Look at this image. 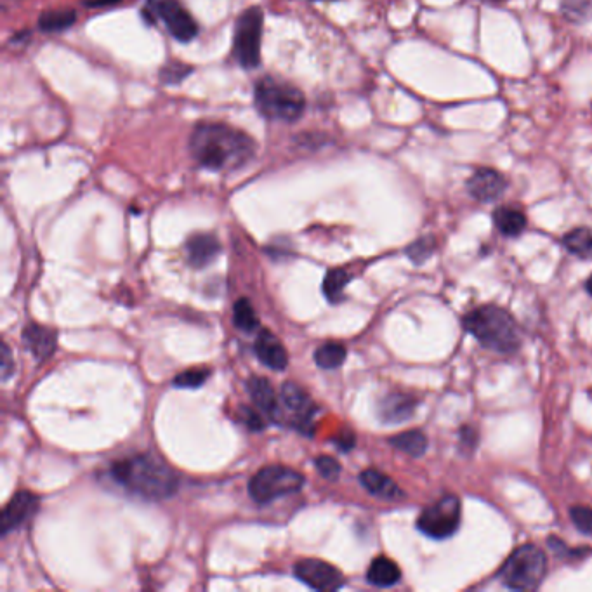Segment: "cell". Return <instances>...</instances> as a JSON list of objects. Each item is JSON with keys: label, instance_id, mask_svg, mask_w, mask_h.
<instances>
[{"label": "cell", "instance_id": "obj_15", "mask_svg": "<svg viewBox=\"0 0 592 592\" xmlns=\"http://www.w3.org/2000/svg\"><path fill=\"white\" fill-rule=\"evenodd\" d=\"M254 351H256L259 362L264 363L271 370H285L289 365L287 349L275 334H271L270 330L264 329L259 332L256 344H254Z\"/></svg>", "mask_w": 592, "mask_h": 592}, {"label": "cell", "instance_id": "obj_13", "mask_svg": "<svg viewBox=\"0 0 592 592\" xmlns=\"http://www.w3.org/2000/svg\"><path fill=\"white\" fill-rule=\"evenodd\" d=\"M39 497L32 492H20L9 500L2 513V535L23 527L39 509Z\"/></svg>", "mask_w": 592, "mask_h": 592}, {"label": "cell", "instance_id": "obj_10", "mask_svg": "<svg viewBox=\"0 0 592 592\" xmlns=\"http://www.w3.org/2000/svg\"><path fill=\"white\" fill-rule=\"evenodd\" d=\"M297 579L315 591H337L344 586L343 573L336 566L320 560H303L294 568Z\"/></svg>", "mask_w": 592, "mask_h": 592}, {"label": "cell", "instance_id": "obj_16", "mask_svg": "<svg viewBox=\"0 0 592 592\" xmlns=\"http://www.w3.org/2000/svg\"><path fill=\"white\" fill-rule=\"evenodd\" d=\"M419 402L405 393H389L379 403V417L386 424H402L412 419Z\"/></svg>", "mask_w": 592, "mask_h": 592}, {"label": "cell", "instance_id": "obj_19", "mask_svg": "<svg viewBox=\"0 0 592 592\" xmlns=\"http://www.w3.org/2000/svg\"><path fill=\"white\" fill-rule=\"evenodd\" d=\"M247 389L254 403L261 408V412L271 417L273 421H278V398L271 382L264 377H252L247 384Z\"/></svg>", "mask_w": 592, "mask_h": 592}, {"label": "cell", "instance_id": "obj_21", "mask_svg": "<svg viewBox=\"0 0 592 592\" xmlns=\"http://www.w3.org/2000/svg\"><path fill=\"white\" fill-rule=\"evenodd\" d=\"M402 579V570L395 561L386 556H379L370 563L367 580L375 587H393Z\"/></svg>", "mask_w": 592, "mask_h": 592}, {"label": "cell", "instance_id": "obj_26", "mask_svg": "<svg viewBox=\"0 0 592 592\" xmlns=\"http://www.w3.org/2000/svg\"><path fill=\"white\" fill-rule=\"evenodd\" d=\"M351 280V275L344 270H330L327 277L323 280V294L327 296L330 303H339L343 301L344 289Z\"/></svg>", "mask_w": 592, "mask_h": 592}, {"label": "cell", "instance_id": "obj_6", "mask_svg": "<svg viewBox=\"0 0 592 592\" xmlns=\"http://www.w3.org/2000/svg\"><path fill=\"white\" fill-rule=\"evenodd\" d=\"M303 474L285 466L259 469L249 481V494L257 504H270L273 500L296 494L304 487Z\"/></svg>", "mask_w": 592, "mask_h": 592}, {"label": "cell", "instance_id": "obj_3", "mask_svg": "<svg viewBox=\"0 0 592 592\" xmlns=\"http://www.w3.org/2000/svg\"><path fill=\"white\" fill-rule=\"evenodd\" d=\"M464 330L495 353L509 355L520 348L521 337L513 316L499 306H480L464 316Z\"/></svg>", "mask_w": 592, "mask_h": 592}, {"label": "cell", "instance_id": "obj_4", "mask_svg": "<svg viewBox=\"0 0 592 592\" xmlns=\"http://www.w3.org/2000/svg\"><path fill=\"white\" fill-rule=\"evenodd\" d=\"M254 103L264 119L287 124L301 119L306 108V98L297 87L270 77L257 82Z\"/></svg>", "mask_w": 592, "mask_h": 592}, {"label": "cell", "instance_id": "obj_34", "mask_svg": "<svg viewBox=\"0 0 592 592\" xmlns=\"http://www.w3.org/2000/svg\"><path fill=\"white\" fill-rule=\"evenodd\" d=\"M240 410H242V422L250 431H263L264 421L261 415L247 407H242Z\"/></svg>", "mask_w": 592, "mask_h": 592}, {"label": "cell", "instance_id": "obj_14", "mask_svg": "<svg viewBox=\"0 0 592 592\" xmlns=\"http://www.w3.org/2000/svg\"><path fill=\"white\" fill-rule=\"evenodd\" d=\"M23 343L37 362H44L51 358L58 348V334L53 329L32 323L23 330Z\"/></svg>", "mask_w": 592, "mask_h": 592}, {"label": "cell", "instance_id": "obj_23", "mask_svg": "<svg viewBox=\"0 0 592 592\" xmlns=\"http://www.w3.org/2000/svg\"><path fill=\"white\" fill-rule=\"evenodd\" d=\"M77 21V14L73 9H54L40 14L39 28L42 32H65L73 27Z\"/></svg>", "mask_w": 592, "mask_h": 592}, {"label": "cell", "instance_id": "obj_32", "mask_svg": "<svg viewBox=\"0 0 592 592\" xmlns=\"http://www.w3.org/2000/svg\"><path fill=\"white\" fill-rule=\"evenodd\" d=\"M570 518L579 532L592 535V507L575 506L570 509Z\"/></svg>", "mask_w": 592, "mask_h": 592}, {"label": "cell", "instance_id": "obj_5", "mask_svg": "<svg viewBox=\"0 0 592 592\" xmlns=\"http://www.w3.org/2000/svg\"><path fill=\"white\" fill-rule=\"evenodd\" d=\"M547 572V560L544 551L533 544L518 547L506 563L502 565L499 579L504 586L513 591H532L540 586Z\"/></svg>", "mask_w": 592, "mask_h": 592}, {"label": "cell", "instance_id": "obj_22", "mask_svg": "<svg viewBox=\"0 0 592 592\" xmlns=\"http://www.w3.org/2000/svg\"><path fill=\"white\" fill-rule=\"evenodd\" d=\"M389 443L410 457H422L428 450V438L419 429L403 431L400 435L393 436Z\"/></svg>", "mask_w": 592, "mask_h": 592}, {"label": "cell", "instance_id": "obj_24", "mask_svg": "<svg viewBox=\"0 0 592 592\" xmlns=\"http://www.w3.org/2000/svg\"><path fill=\"white\" fill-rule=\"evenodd\" d=\"M563 245L568 252L580 259H592V231L587 228H575L563 237Z\"/></svg>", "mask_w": 592, "mask_h": 592}, {"label": "cell", "instance_id": "obj_12", "mask_svg": "<svg viewBox=\"0 0 592 592\" xmlns=\"http://www.w3.org/2000/svg\"><path fill=\"white\" fill-rule=\"evenodd\" d=\"M468 193L481 204H490L504 195L507 181L499 171L490 167H481L473 172V176L466 183Z\"/></svg>", "mask_w": 592, "mask_h": 592}, {"label": "cell", "instance_id": "obj_27", "mask_svg": "<svg viewBox=\"0 0 592 592\" xmlns=\"http://www.w3.org/2000/svg\"><path fill=\"white\" fill-rule=\"evenodd\" d=\"M233 322L235 327L242 332H252L259 327V318H257L254 306L250 304L249 299H240L233 308Z\"/></svg>", "mask_w": 592, "mask_h": 592}, {"label": "cell", "instance_id": "obj_1", "mask_svg": "<svg viewBox=\"0 0 592 592\" xmlns=\"http://www.w3.org/2000/svg\"><path fill=\"white\" fill-rule=\"evenodd\" d=\"M190 153L198 165L209 171H233L254 158L256 143L231 125L202 122L191 132Z\"/></svg>", "mask_w": 592, "mask_h": 592}, {"label": "cell", "instance_id": "obj_11", "mask_svg": "<svg viewBox=\"0 0 592 592\" xmlns=\"http://www.w3.org/2000/svg\"><path fill=\"white\" fill-rule=\"evenodd\" d=\"M282 403L292 415V424L310 433L311 421L316 414V405L310 395L296 382H285L282 388Z\"/></svg>", "mask_w": 592, "mask_h": 592}, {"label": "cell", "instance_id": "obj_39", "mask_svg": "<svg viewBox=\"0 0 592 592\" xmlns=\"http://www.w3.org/2000/svg\"><path fill=\"white\" fill-rule=\"evenodd\" d=\"M320 2H334V0H320Z\"/></svg>", "mask_w": 592, "mask_h": 592}, {"label": "cell", "instance_id": "obj_36", "mask_svg": "<svg viewBox=\"0 0 592 592\" xmlns=\"http://www.w3.org/2000/svg\"><path fill=\"white\" fill-rule=\"evenodd\" d=\"M87 6H108V4H115L113 0H86Z\"/></svg>", "mask_w": 592, "mask_h": 592}, {"label": "cell", "instance_id": "obj_2", "mask_svg": "<svg viewBox=\"0 0 592 592\" xmlns=\"http://www.w3.org/2000/svg\"><path fill=\"white\" fill-rule=\"evenodd\" d=\"M110 473L125 490L143 499L164 500L178 492V476L153 455H134L113 462Z\"/></svg>", "mask_w": 592, "mask_h": 592}, {"label": "cell", "instance_id": "obj_18", "mask_svg": "<svg viewBox=\"0 0 592 592\" xmlns=\"http://www.w3.org/2000/svg\"><path fill=\"white\" fill-rule=\"evenodd\" d=\"M360 483L369 494L379 497V499L396 500L403 497L402 488L398 487L389 476L377 471V469H365L360 474Z\"/></svg>", "mask_w": 592, "mask_h": 592}, {"label": "cell", "instance_id": "obj_7", "mask_svg": "<svg viewBox=\"0 0 592 592\" xmlns=\"http://www.w3.org/2000/svg\"><path fill=\"white\" fill-rule=\"evenodd\" d=\"M263 11L259 7H249L240 14L235 23L233 35V56L238 65L247 70L261 63V40H263Z\"/></svg>", "mask_w": 592, "mask_h": 592}, {"label": "cell", "instance_id": "obj_37", "mask_svg": "<svg viewBox=\"0 0 592 592\" xmlns=\"http://www.w3.org/2000/svg\"><path fill=\"white\" fill-rule=\"evenodd\" d=\"M488 4H494V6H500V4H506L509 0H485Z\"/></svg>", "mask_w": 592, "mask_h": 592}, {"label": "cell", "instance_id": "obj_31", "mask_svg": "<svg viewBox=\"0 0 592 592\" xmlns=\"http://www.w3.org/2000/svg\"><path fill=\"white\" fill-rule=\"evenodd\" d=\"M436 249L435 238L433 237H422L421 240H417L414 244L410 245L407 249V254L414 263L421 264L433 256V252Z\"/></svg>", "mask_w": 592, "mask_h": 592}, {"label": "cell", "instance_id": "obj_29", "mask_svg": "<svg viewBox=\"0 0 592 592\" xmlns=\"http://www.w3.org/2000/svg\"><path fill=\"white\" fill-rule=\"evenodd\" d=\"M191 72H193L191 66L172 61L160 70V80L164 82L165 86H176V84H181Z\"/></svg>", "mask_w": 592, "mask_h": 592}, {"label": "cell", "instance_id": "obj_17", "mask_svg": "<svg viewBox=\"0 0 592 592\" xmlns=\"http://www.w3.org/2000/svg\"><path fill=\"white\" fill-rule=\"evenodd\" d=\"M186 252H188V259H190L191 266L195 268H204L207 264L212 263L219 252H221V244L218 238L209 233H198L188 240L186 244Z\"/></svg>", "mask_w": 592, "mask_h": 592}, {"label": "cell", "instance_id": "obj_38", "mask_svg": "<svg viewBox=\"0 0 592 592\" xmlns=\"http://www.w3.org/2000/svg\"><path fill=\"white\" fill-rule=\"evenodd\" d=\"M586 287H587V292H589V294H591V296H592V277L589 278V280H587Z\"/></svg>", "mask_w": 592, "mask_h": 592}, {"label": "cell", "instance_id": "obj_9", "mask_svg": "<svg viewBox=\"0 0 592 592\" xmlns=\"http://www.w3.org/2000/svg\"><path fill=\"white\" fill-rule=\"evenodd\" d=\"M143 14L152 21L162 23L179 42H190L197 37V21L179 0H146Z\"/></svg>", "mask_w": 592, "mask_h": 592}, {"label": "cell", "instance_id": "obj_35", "mask_svg": "<svg viewBox=\"0 0 592 592\" xmlns=\"http://www.w3.org/2000/svg\"><path fill=\"white\" fill-rule=\"evenodd\" d=\"M0 370H2V381H7L11 377V374H13V356H11V351H9L7 344L2 346V365H0Z\"/></svg>", "mask_w": 592, "mask_h": 592}, {"label": "cell", "instance_id": "obj_33", "mask_svg": "<svg viewBox=\"0 0 592 592\" xmlns=\"http://www.w3.org/2000/svg\"><path fill=\"white\" fill-rule=\"evenodd\" d=\"M316 471L322 474L325 480L336 481L341 474V464L330 457V455H320L315 461Z\"/></svg>", "mask_w": 592, "mask_h": 592}, {"label": "cell", "instance_id": "obj_25", "mask_svg": "<svg viewBox=\"0 0 592 592\" xmlns=\"http://www.w3.org/2000/svg\"><path fill=\"white\" fill-rule=\"evenodd\" d=\"M348 351L343 344L327 343L315 351V363L323 370H336L346 362Z\"/></svg>", "mask_w": 592, "mask_h": 592}, {"label": "cell", "instance_id": "obj_30", "mask_svg": "<svg viewBox=\"0 0 592 592\" xmlns=\"http://www.w3.org/2000/svg\"><path fill=\"white\" fill-rule=\"evenodd\" d=\"M209 375H211V370L207 369L186 370L183 374L176 375L174 386L181 389L202 388L205 381L209 379Z\"/></svg>", "mask_w": 592, "mask_h": 592}, {"label": "cell", "instance_id": "obj_8", "mask_svg": "<svg viewBox=\"0 0 592 592\" xmlns=\"http://www.w3.org/2000/svg\"><path fill=\"white\" fill-rule=\"evenodd\" d=\"M461 525V500L445 495L422 511L417 528L431 539H448Z\"/></svg>", "mask_w": 592, "mask_h": 592}, {"label": "cell", "instance_id": "obj_20", "mask_svg": "<svg viewBox=\"0 0 592 592\" xmlns=\"http://www.w3.org/2000/svg\"><path fill=\"white\" fill-rule=\"evenodd\" d=\"M494 224L504 237H518L527 228V214L518 207L500 205L494 211Z\"/></svg>", "mask_w": 592, "mask_h": 592}, {"label": "cell", "instance_id": "obj_28", "mask_svg": "<svg viewBox=\"0 0 592 592\" xmlns=\"http://www.w3.org/2000/svg\"><path fill=\"white\" fill-rule=\"evenodd\" d=\"M561 11L566 20L582 23L592 14V0H563Z\"/></svg>", "mask_w": 592, "mask_h": 592}]
</instances>
